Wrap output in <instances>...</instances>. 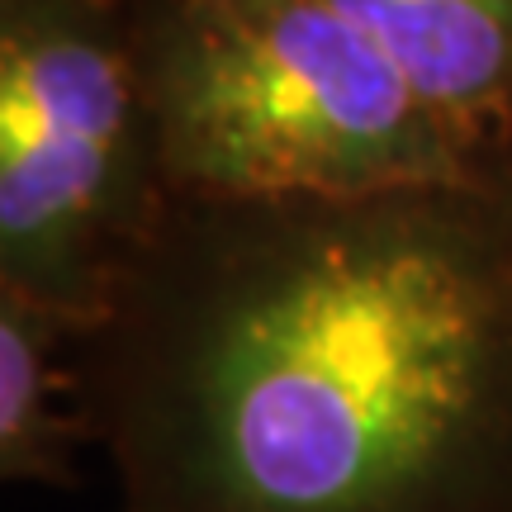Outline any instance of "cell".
I'll use <instances>...</instances> for the list:
<instances>
[{"label":"cell","mask_w":512,"mask_h":512,"mask_svg":"<svg viewBox=\"0 0 512 512\" xmlns=\"http://www.w3.org/2000/svg\"><path fill=\"white\" fill-rule=\"evenodd\" d=\"M81 380L119 512H512V166L171 200Z\"/></svg>","instance_id":"cell-1"},{"label":"cell","mask_w":512,"mask_h":512,"mask_svg":"<svg viewBox=\"0 0 512 512\" xmlns=\"http://www.w3.org/2000/svg\"><path fill=\"white\" fill-rule=\"evenodd\" d=\"M133 38L171 200H342L503 171L332 0H157Z\"/></svg>","instance_id":"cell-2"},{"label":"cell","mask_w":512,"mask_h":512,"mask_svg":"<svg viewBox=\"0 0 512 512\" xmlns=\"http://www.w3.org/2000/svg\"><path fill=\"white\" fill-rule=\"evenodd\" d=\"M166 204L133 10L0 0V290L91 332Z\"/></svg>","instance_id":"cell-3"},{"label":"cell","mask_w":512,"mask_h":512,"mask_svg":"<svg viewBox=\"0 0 512 512\" xmlns=\"http://www.w3.org/2000/svg\"><path fill=\"white\" fill-rule=\"evenodd\" d=\"M484 166H512V0H332Z\"/></svg>","instance_id":"cell-4"},{"label":"cell","mask_w":512,"mask_h":512,"mask_svg":"<svg viewBox=\"0 0 512 512\" xmlns=\"http://www.w3.org/2000/svg\"><path fill=\"white\" fill-rule=\"evenodd\" d=\"M81 441H91L81 332L0 290V479L67 489Z\"/></svg>","instance_id":"cell-5"}]
</instances>
